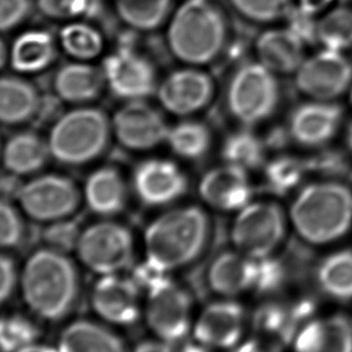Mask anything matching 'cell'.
<instances>
[{"label":"cell","instance_id":"cell-1","mask_svg":"<svg viewBox=\"0 0 352 352\" xmlns=\"http://www.w3.org/2000/svg\"><path fill=\"white\" fill-rule=\"evenodd\" d=\"M209 234V217L198 206L179 208L157 217L144 238L150 268L164 273L186 267L206 249Z\"/></svg>","mask_w":352,"mask_h":352},{"label":"cell","instance_id":"cell-2","mask_svg":"<svg viewBox=\"0 0 352 352\" xmlns=\"http://www.w3.org/2000/svg\"><path fill=\"white\" fill-rule=\"evenodd\" d=\"M289 220L307 243H334L351 228L352 191L338 182L309 185L294 198Z\"/></svg>","mask_w":352,"mask_h":352},{"label":"cell","instance_id":"cell-3","mask_svg":"<svg viewBox=\"0 0 352 352\" xmlns=\"http://www.w3.org/2000/svg\"><path fill=\"white\" fill-rule=\"evenodd\" d=\"M22 294L38 316L56 321L70 311L78 296V273L68 257L54 249L38 250L25 262Z\"/></svg>","mask_w":352,"mask_h":352},{"label":"cell","instance_id":"cell-4","mask_svg":"<svg viewBox=\"0 0 352 352\" xmlns=\"http://www.w3.org/2000/svg\"><path fill=\"white\" fill-rule=\"evenodd\" d=\"M227 25L220 9L210 0H187L171 20L168 43L176 58L206 64L225 46Z\"/></svg>","mask_w":352,"mask_h":352},{"label":"cell","instance_id":"cell-5","mask_svg":"<svg viewBox=\"0 0 352 352\" xmlns=\"http://www.w3.org/2000/svg\"><path fill=\"white\" fill-rule=\"evenodd\" d=\"M111 129L113 124L102 110L75 109L54 123L47 142L50 153L63 164H86L103 153Z\"/></svg>","mask_w":352,"mask_h":352},{"label":"cell","instance_id":"cell-6","mask_svg":"<svg viewBox=\"0 0 352 352\" xmlns=\"http://www.w3.org/2000/svg\"><path fill=\"white\" fill-rule=\"evenodd\" d=\"M145 318L147 326L158 339L180 342L193 327L192 299L186 289L156 273L150 278Z\"/></svg>","mask_w":352,"mask_h":352},{"label":"cell","instance_id":"cell-7","mask_svg":"<svg viewBox=\"0 0 352 352\" xmlns=\"http://www.w3.org/2000/svg\"><path fill=\"white\" fill-rule=\"evenodd\" d=\"M280 97L274 73L261 63H248L236 70L228 88V107L239 122L256 124L274 113Z\"/></svg>","mask_w":352,"mask_h":352},{"label":"cell","instance_id":"cell-8","mask_svg":"<svg viewBox=\"0 0 352 352\" xmlns=\"http://www.w3.org/2000/svg\"><path fill=\"white\" fill-rule=\"evenodd\" d=\"M238 212L230 230L235 249L254 258H270L286 234L283 209L272 201H256Z\"/></svg>","mask_w":352,"mask_h":352},{"label":"cell","instance_id":"cell-9","mask_svg":"<svg viewBox=\"0 0 352 352\" xmlns=\"http://www.w3.org/2000/svg\"><path fill=\"white\" fill-rule=\"evenodd\" d=\"M75 249L83 265L96 274H118L132 261V235L118 223L100 222L80 233Z\"/></svg>","mask_w":352,"mask_h":352},{"label":"cell","instance_id":"cell-10","mask_svg":"<svg viewBox=\"0 0 352 352\" xmlns=\"http://www.w3.org/2000/svg\"><path fill=\"white\" fill-rule=\"evenodd\" d=\"M278 279L279 272L268 258H254L238 250L217 256L208 273L212 291L225 297L268 289Z\"/></svg>","mask_w":352,"mask_h":352},{"label":"cell","instance_id":"cell-11","mask_svg":"<svg viewBox=\"0 0 352 352\" xmlns=\"http://www.w3.org/2000/svg\"><path fill=\"white\" fill-rule=\"evenodd\" d=\"M16 197L25 215L40 222L64 220L80 201L75 184L60 175L39 176L21 186Z\"/></svg>","mask_w":352,"mask_h":352},{"label":"cell","instance_id":"cell-12","mask_svg":"<svg viewBox=\"0 0 352 352\" xmlns=\"http://www.w3.org/2000/svg\"><path fill=\"white\" fill-rule=\"evenodd\" d=\"M352 81V63L339 51L324 50L304 59L296 72L297 87L311 98L329 102L346 91Z\"/></svg>","mask_w":352,"mask_h":352},{"label":"cell","instance_id":"cell-13","mask_svg":"<svg viewBox=\"0 0 352 352\" xmlns=\"http://www.w3.org/2000/svg\"><path fill=\"white\" fill-rule=\"evenodd\" d=\"M246 326V314L234 300L214 302L201 310L192 332L197 344L210 350L238 347Z\"/></svg>","mask_w":352,"mask_h":352},{"label":"cell","instance_id":"cell-14","mask_svg":"<svg viewBox=\"0 0 352 352\" xmlns=\"http://www.w3.org/2000/svg\"><path fill=\"white\" fill-rule=\"evenodd\" d=\"M170 128L157 109L144 100H129L113 118V132L123 146L142 151L166 140Z\"/></svg>","mask_w":352,"mask_h":352},{"label":"cell","instance_id":"cell-15","mask_svg":"<svg viewBox=\"0 0 352 352\" xmlns=\"http://www.w3.org/2000/svg\"><path fill=\"white\" fill-rule=\"evenodd\" d=\"M103 73L109 87L120 98L140 100L156 91L153 65L132 50H120L109 56Z\"/></svg>","mask_w":352,"mask_h":352},{"label":"cell","instance_id":"cell-16","mask_svg":"<svg viewBox=\"0 0 352 352\" xmlns=\"http://www.w3.org/2000/svg\"><path fill=\"white\" fill-rule=\"evenodd\" d=\"M214 92L208 74L196 69H182L170 74L158 87V99L171 113L190 115L204 108Z\"/></svg>","mask_w":352,"mask_h":352},{"label":"cell","instance_id":"cell-17","mask_svg":"<svg viewBox=\"0 0 352 352\" xmlns=\"http://www.w3.org/2000/svg\"><path fill=\"white\" fill-rule=\"evenodd\" d=\"M134 188L147 206H166L185 195L187 179L173 162L148 160L134 171Z\"/></svg>","mask_w":352,"mask_h":352},{"label":"cell","instance_id":"cell-18","mask_svg":"<svg viewBox=\"0 0 352 352\" xmlns=\"http://www.w3.org/2000/svg\"><path fill=\"white\" fill-rule=\"evenodd\" d=\"M199 195L214 209L239 211L249 204L252 187L245 169L226 163L203 176Z\"/></svg>","mask_w":352,"mask_h":352},{"label":"cell","instance_id":"cell-19","mask_svg":"<svg viewBox=\"0 0 352 352\" xmlns=\"http://www.w3.org/2000/svg\"><path fill=\"white\" fill-rule=\"evenodd\" d=\"M94 311L113 324H131L139 316V291L132 280L103 275L91 296Z\"/></svg>","mask_w":352,"mask_h":352},{"label":"cell","instance_id":"cell-20","mask_svg":"<svg viewBox=\"0 0 352 352\" xmlns=\"http://www.w3.org/2000/svg\"><path fill=\"white\" fill-rule=\"evenodd\" d=\"M342 118L338 104L324 100L302 104L291 116L289 134L304 146H320L336 135Z\"/></svg>","mask_w":352,"mask_h":352},{"label":"cell","instance_id":"cell-21","mask_svg":"<svg viewBox=\"0 0 352 352\" xmlns=\"http://www.w3.org/2000/svg\"><path fill=\"white\" fill-rule=\"evenodd\" d=\"M294 352H352V321L342 315L314 318L294 339Z\"/></svg>","mask_w":352,"mask_h":352},{"label":"cell","instance_id":"cell-22","mask_svg":"<svg viewBox=\"0 0 352 352\" xmlns=\"http://www.w3.org/2000/svg\"><path fill=\"white\" fill-rule=\"evenodd\" d=\"M259 62L273 73L291 74L304 62V43L289 30H272L257 40Z\"/></svg>","mask_w":352,"mask_h":352},{"label":"cell","instance_id":"cell-23","mask_svg":"<svg viewBox=\"0 0 352 352\" xmlns=\"http://www.w3.org/2000/svg\"><path fill=\"white\" fill-rule=\"evenodd\" d=\"M105 81L103 70L86 63H70L54 76V89L69 103H87L98 97Z\"/></svg>","mask_w":352,"mask_h":352},{"label":"cell","instance_id":"cell-24","mask_svg":"<svg viewBox=\"0 0 352 352\" xmlns=\"http://www.w3.org/2000/svg\"><path fill=\"white\" fill-rule=\"evenodd\" d=\"M85 199L88 208L99 215H113L121 210L126 203V186L118 171L107 166L88 176Z\"/></svg>","mask_w":352,"mask_h":352},{"label":"cell","instance_id":"cell-25","mask_svg":"<svg viewBox=\"0 0 352 352\" xmlns=\"http://www.w3.org/2000/svg\"><path fill=\"white\" fill-rule=\"evenodd\" d=\"M39 107V94L32 83L12 76L0 78V123L25 122Z\"/></svg>","mask_w":352,"mask_h":352},{"label":"cell","instance_id":"cell-26","mask_svg":"<svg viewBox=\"0 0 352 352\" xmlns=\"http://www.w3.org/2000/svg\"><path fill=\"white\" fill-rule=\"evenodd\" d=\"M59 352H127L113 332L97 323L76 321L64 329L58 342Z\"/></svg>","mask_w":352,"mask_h":352},{"label":"cell","instance_id":"cell-27","mask_svg":"<svg viewBox=\"0 0 352 352\" xmlns=\"http://www.w3.org/2000/svg\"><path fill=\"white\" fill-rule=\"evenodd\" d=\"M47 142L32 132L16 134L6 142L3 162L14 175H28L39 171L49 160Z\"/></svg>","mask_w":352,"mask_h":352},{"label":"cell","instance_id":"cell-28","mask_svg":"<svg viewBox=\"0 0 352 352\" xmlns=\"http://www.w3.org/2000/svg\"><path fill=\"white\" fill-rule=\"evenodd\" d=\"M56 54L54 40L43 30L21 34L11 49L12 67L20 73H36L52 63Z\"/></svg>","mask_w":352,"mask_h":352},{"label":"cell","instance_id":"cell-29","mask_svg":"<svg viewBox=\"0 0 352 352\" xmlns=\"http://www.w3.org/2000/svg\"><path fill=\"white\" fill-rule=\"evenodd\" d=\"M316 279L328 297L338 300L352 299V250H342L323 259Z\"/></svg>","mask_w":352,"mask_h":352},{"label":"cell","instance_id":"cell-30","mask_svg":"<svg viewBox=\"0 0 352 352\" xmlns=\"http://www.w3.org/2000/svg\"><path fill=\"white\" fill-rule=\"evenodd\" d=\"M302 309L299 307H287L284 304L264 305L254 316L256 327L265 334L268 342L273 344L291 339L294 340L299 329L304 326H300L304 318L303 314L300 313Z\"/></svg>","mask_w":352,"mask_h":352},{"label":"cell","instance_id":"cell-31","mask_svg":"<svg viewBox=\"0 0 352 352\" xmlns=\"http://www.w3.org/2000/svg\"><path fill=\"white\" fill-rule=\"evenodd\" d=\"M121 20L134 30H152L166 20L171 0H115Z\"/></svg>","mask_w":352,"mask_h":352},{"label":"cell","instance_id":"cell-32","mask_svg":"<svg viewBox=\"0 0 352 352\" xmlns=\"http://www.w3.org/2000/svg\"><path fill=\"white\" fill-rule=\"evenodd\" d=\"M166 142L176 155L186 160H199L211 145V134L204 123L186 121L169 129Z\"/></svg>","mask_w":352,"mask_h":352},{"label":"cell","instance_id":"cell-33","mask_svg":"<svg viewBox=\"0 0 352 352\" xmlns=\"http://www.w3.org/2000/svg\"><path fill=\"white\" fill-rule=\"evenodd\" d=\"M316 39L327 50L339 51L352 47V10L337 8L318 22Z\"/></svg>","mask_w":352,"mask_h":352},{"label":"cell","instance_id":"cell-34","mask_svg":"<svg viewBox=\"0 0 352 352\" xmlns=\"http://www.w3.org/2000/svg\"><path fill=\"white\" fill-rule=\"evenodd\" d=\"M222 156L228 164L240 166L245 170L252 169L263 162V144L252 133L240 131L226 139Z\"/></svg>","mask_w":352,"mask_h":352},{"label":"cell","instance_id":"cell-35","mask_svg":"<svg viewBox=\"0 0 352 352\" xmlns=\"http://www.w3.org/2000/svg\"><path fill=\"white\" fill-rule=\"evenodd\" d=\"M60 43L67 54L81 60L94 58L103 50L102 34L86 23L65 25L60 32Z\"/></svg>","mask_w":352,"mask_h":352},{"label":"cell","instance_id":"cell-36","mask_svg":"<svg viewBox=\"0 0 352 352\" xmlns=\"http://www.w3.org/2000/svg\"><path fill=\"white\" fill-rule=\"evenodd\" d=\"M304 170L303 162L294 157H279L268 164L265 177L274 191L287 192L300 182Z\"/></svg>","mask_w":352,"mask_h":352},{"label":"cell","instance_id":"cell-37","mask_svg":"<svg viewBox=\"0 0 352 352\" xmlns=\"http://www.w3.org/2000/svg\"><path fill=\"white\" fill-rule=\"evenodd\" d=\"M241 15L256 22H272L286 17L291 0H230Z\"/></svg>","mask_w":352,"mask_h":352},{"label":"cell","instance_id":"cell-38","mask_svg":"<svg viewBox=\"0 0 352 352\" xmlns=\"http://www.w3.org/2000/svg\"><path fill=\"white\" fill-rule=\"evenodd\" d=\"M35 339L30 323L17 318L0 320V349L8 352L23 351Z\"/></svg>","mask_w":352,"mask_h":352},{"label":"cell","instance_id":"cell-39","mask_svg":"<svg viewBox=\"0 0 352 352\" xmlns=\"http://www.w3.org/2000/svg\"><path fill=\"white\" fill-rule=\"evenodd\" d=\"M23 236V226L17 211L0 199V248H14Z\"/></svg>","mask_w":352,"mask_h":352},{"label":"cell","instance_id":"cell-40","mask_svg":"<svg viewBox=\"0 0 352 352\" xmlns=\"http://www.w3.org/2000/svg\"><path fill=\"white\" fill-rule=\"evenodd\" d=\"M91 0H38L43 15L54 20H67L83 15L89 9Z\"/></svg>","mask_w":352,"mask_h":352},{"label":"cell","instance_id":"cell-41","mask_svg":"<svg viewBox=\"0 0 352 352\" xmlns=\"http://www.w3.org/2000/svg\"><path fill=\"white\" fill-rule=\"evenodd\" d=\"M80 233L73 222L57 221L45 232V239L51 245V249L64 252L72 248H76Z\"/></svg>","mask_w":352,"mask_h":352},{"label":"cell","instance_id":"cell-42","mask_svg":"<svg viewBox=\"0 0 352 352\" xmlns=\"http://www.w3.org/2000/svg\"><path fill=\"white\" fill-rule=\"evenodd\" d=\"M32 11L30 0H0V32L21 25Z\"/></svg>","mask_w":352,"mask_h":352},{"label":"cell","instance_id":"cell-43","mask_svg":"<svg viewBox=\"0 0 352 352\" xmlns=\"http://www.w3.org/2000/svg\"><path fill=\"white\" fill-rule=\"evenodd\" d=\"M289 19V30H292L294 34L298 35L300 39L305 41H313L316 39V30L318 23L314 22L313 15L304 11L300 8H294L289 10L286 16Z\"/></svg>","mask_w":352,"mask_h":352},{"label":"cell","instance_id":"cell-44","mask_svg":"<svg viewBox=\"0 0 352 352\" xmlns=\"http://www.w3.org/2000/svg\"><path fill=\"white\" fill-rule=\"evenodd\" d=\"M15 267L10 259L0 256V304L10 297L15 286Z\"/></svg>","mask_w":352,"mask_h":352},{"label":"cell","instance_id":"cell-45","mask_svg":"<svg viewBox=\"0 0 352 352\" xmlns=\"http://www.w3.org/2000/svg\"><path fill=\"white\" fill-rule=\"evenodd\" d=\"M235 352H280L276 344L264 339H250L248 342H240Z\"/></svg>","mask_w":352,"mask_h":352},{"label":"cell","instance_id":"cell-46","mask_svg":"<svg viewBox=\"0 0 352 352\" xmlns=\"http://www.w3.org/2000/svg\"><path fill=\"white\" fill-rule=\"evenodd\" d=\"M133 352H173V349L170 342L158 339L140 342Z\"/></svg>","mask_w":352,"mask_h":352},{"label":"cell","instance_id":"cell-47","mask_svg":"<svg viewBox=\"0 0 352 352\" xmlns=\"http://www.w3.org/2000/svg\"><path fill=\"white\" fill-rule=\"evenodd\" d=\"M332 0H299V8L315 15L318 11L322 10Z\"/></svg>","mask_w":352,"mask_h":352},{"label":"cell","instance_id":"cell-48","mask_svg":"<svg viewBox=\"0 0 352 352\" xmlns=\"http://www.w3.org/2000/svg\"><path fill=\"white\" fill-rule=\"evenodd\" d=\"M180 352H214L210 349H206V347L201 346L199 344H195V345H187L184 347Z\"/></svg>","mask_w":352,"mask_h":352},{"label":"cell","instance_id":"cell-49","mask_svg":"<svg viewBox=\"0 0 352 352\" xmlns=\"http://www.w3.org/2000/svg\"><path fill=\"white\" fill-rule=\"evenodd\" d=\"M6 59H8V50H6L4 41L0 39V69L4 67V64L6 63Z\"/></svg>","mask_w":352,"mask_h":352},{"label":"cell","instance_id":"cell-50","mask_svg":"<svg viewBox=\"0 0 352 352\" xmlns=\"http://www.w3.org/2000/svg\"><path fill=\"white\" fill-rule=\"evenodd\" d=\"M347 142H349V146L351 147L352 150V124L349 128V133H347Z\"/></svg>","mask_w":352,"mask_h":352},{"label":"cell","instance_id":"cell-51","mask_svg":"<svg viewBox=\"0 0 352 352\" xmlns=\"http://www.w3.org/2000/svg\"><path fill=\"white\" fill-rule=\"evenodd\" d=\"M350 102H351V105H352V89H351V94H350Z\"/></svg>","mask_w":352,"mask_h":352},{"label":"cell","instance_id":"cell-52","mask_svg":"<svg viewBox=\"0 0 352 352\" xmlns=\"http://www.w3.org/2000/svg\"><path fill=\"white\" fill-rule=\"evenodd\" d=\"M351 321H352V320H351Z\"/></svg>","mask_w":352,"mask_h":352}]
</instances>
